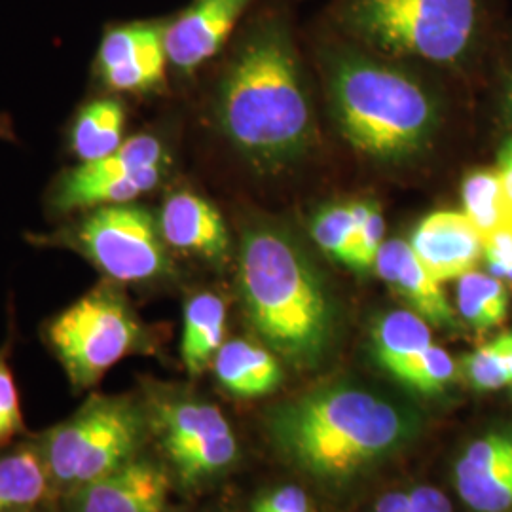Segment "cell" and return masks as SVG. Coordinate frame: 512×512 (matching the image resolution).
I'll return each instance as SVG.
<instances>
[{
	"instance_id": "e0dca14e",
	"label": "cell",
	"mask_w": 512,
	"mask_h": 512,
	"mask_svg": "<svg viewBox=\"0 0 512 512\" xmlns=\"http://www.w3.org/2000/svg\"><path fill=\"white\" fill-rule=\"evenodd\" d=\"M421 264L439 283L458 281L482 260L484 239L463 211H437L421 219L408 239Z\"/></svg>"
},
{
	"instance_id": "d590c367",
	"label": "cell",
	"mask_w": 512,
	"mask_h": 512,
	"mask_svg": "<svg viewBox=\"0 0 512 512\" xmlns=\"http://www.w3.org/2000/svg\"><path fill=\"white\" fill-rule=\"evenodd\" d=\"M16 131H14V122L8 114H0V141H14Z\"/></svg>"
},
{
	"instance_id": "7c38bea8",
	"label": "cell",
	"mask_w": 512,
	"mask_h": 512,
	"mask_svg": "<svg viewBox=\"0 0 512 512\" xmlns=\"http://www.w3.org/2000/svg\"><path fill=\"white\" fill-rule=\"evenodd\" d=\"M459 499L473 512H512V425L469 440L452 467Z\"/></svg>"
},
{
	"instance_id": "ab89813d",
	"label": "cell",
	"mask_w": 512,
	"mask_h": 512,
	"mask_svg": "<svg viewBox=\"0 0 512 512\" xmlns=\"http://www.w3.org/2000/svg\"><path fill=\"white\" fill-rule=\"evenodd\" d=\"M511 389H512V384H511Z\"/></svg>"
},
{
	"instance_id": "52a82bcc",
	"label": "cell",
	"mask_w": 512,
	"mask_h": 512,
	"mask_svg": "<svg viewBox=\"0 0 512 512\" xmlns=\"http://www.w3.org/2000/svg\"><path fill=\"white\" fill-rule=\"evenodd\" d=\"M42 338L74 391L93 389L112 366L156 346L124 287L109 279L46 321Z\"/></svg>"
},
{
	"instance_id": "6da1fadb",
	"label": "cell",
	"mask_w": 512,
	"mask_h": 512,
	"mask_svg": "<svg viewBox=\"0 0 512 512\" xmlns=\"http://www.w3.org/2000/svg\"><path fill=\"white\" fill-rule=\"evenodd\" d=\"M266 429L275 452L298 473L336 486L397 458L418 439L421 420L406 404L340 382L277 404Z\"/></svg>"
},
{
	"instance_id": "1f68e13d",
	"label": "cell",
	"mask_w": 512,
	"mask_h": 512,
	"mask_svg": "<svg viewBox=\"0 0 512 512\" xmlns=\"http://www.w3.org/2000/svg\"><path fill=\"white\" fill-rule=\"evenodd\" d=\"M412 512H454L448 497L431 486H418L408 492Z\"/></svg>"
},
{
	"instance_id": "f1b7e54d",
	"label": "cell",
	"mask_w": 512,
	"mask_h": 512,
	"mask_svg": "<svg viewBox=\"0 0 512 512\" xmlns=\"http://www.w3.org/2000/svg\"><path fill=\"white\" fill-rule=\"evenodd\" d=\"M25 433L18 385L8 361V346L0 349V448L10 446Z\"/></svg>"
},
{
	"instance_id": "30bf717a",
	"label": "cell",
	"mask_w": 512,
	"mask_h": 512,
	"mask_svg": "<svg viewBox=\"0 0 512 512\" xmlns=\"http://www.w3.org/2000/svg\"><path fill=\"white\" fill-rule=\"evenodd\" d=\"M169 164L164 141L148 133L133 135L109 156L61 171L48 205L57 215L71 217L95 207L135 203L160 186Z\"/></svg>"
},
{
	"instance_id": "9c48e42d",
	"label": "cell",
	"mask_w": 512,
	"mask_h": 512,
	"mask_svg": "<svg viewBox=\"0 0 512 512\" xmlns=\"http://www.w3.org/2000/svg\"><path fill=\"white\" fill-rule=\"evenodd\" d=\"M145 404L150 435L160 442L171 475L184 488L213 482L238 461L236 433L219 406L167 387H148Z\"/></svg>"
},
{
	"instance_id": "4dcf8cb0",
	"label": "cell",
	"mask_w": 512,
	"mask_h": 512,
	"mask_svg": "<svg viewBox=\"0 0 512 512\" xmlns=\"http://www.w3.org/2000/svg\"><path fill=\"white\" fill-rule=\"evenodd\" d=\"M482 258L490 274L505 283H512V230L486 239Z\"/></svg>"
},
{
	"instance_id": "d4e9b609",
	"label": "cell",
	"mask_w": 512,
	"mask_h": 512,
	"mask_svg": "<svg viewBox=\"0 0 512 512\" xmlns=\"http://www.w3.org/2000/svg\"><path fill=\"white\" fill-rule=\"evenodd\" d=\"M311 238L330 260L355 268L359 224L353 203H330L319 209L310 224Z\"/></svg>"
},
{
	"instance_id": "5b68a950",
	"label": "cell",
	"mask_w": 512,
	"mask_h": 512,
	"mask_svg": "<svg viewBox=\"0 0 512 512\" xmlns=\"http://www.w3.org/2000/svg\"><path fill=\"white\" fill-rule=\"evenodd\" d=\"M330 19L372 54L452 71L476 63L497 33L495 0H334Z\"/></svg>"
},
{
	"instance_id": "ffe728a7",
	"label": "cell",
	"mask_w": 512,
	"mask_h": 512,
	"mask_svg": "<svg viewBox=\"0 0 512 512\" xmlns=\"http://www.w3.org/2000/svg\"><path fill=\"white\" fill-rule=\"evenodd\" d=\"M54 497L37 440L0 452V512H35Z\"/></svg>"
},
{
	"instance_id": "ac0fdd59",
	"label": "cell",
	"mask_w": 512,
	"mask_h": 512,
	"mask_svg": "<svg viewBox=\"0 0 512 512\" xmlns=\"http://www.w3.org/2000/svg\"><path fill=\"white\" fill-rule=\"evenodd\" d=\"M211 366L220 387L239 399L266 397L283 382L274 351L243 338L224 342Z\"/></svg>"
},
{
	"instance_id": "d6986e66",
	"label": "cell",
	"mask_w": 512,
	"mask_h": 512,
	"mask_svg": "<svg viewBox=\"0 0 512 512\" xmlns=\"http://www.w3.org/2000/svg\"><path fill=\"white\" fill-rule=\"evenodd\" d=\"M228 310L224 298L211 291L192 294L183 311L181 361L190 378L205 374L226 342Z\"/></svg>"
},
{
	"instance_id": "83f0119b",
	"label": "cell",
	"mask_w": 512,
	"mask_h": 512,
	"mask_svg": "<svg viewBox=\"0 0 512 512\" xmlns=\"http://www.w3.org/2000/svg\"><path fill=\"white\" fill-rule=\"evenodd\" d=\"M353 211L359 224V243L353 272L366 274L374 270L378 251L384 243V215L374 202H353Z\"/></svg>"
},
{
	"instance_id": "2e32d148",
	"label": "cell",
	"mask_w": 512,
	"mask_h": 512,
	"mask_svg": "<svg viewBox=\"0 0 512 512\" xmlns=\"http://www.w3.org/2000/svg\"><path fill=\"white\" fill-rule=\"evenodd\" d=\"M374 272L403 300L408 310L420 315L431 327L450 332L461 329L458 313L442 291V283L429 274L408 241H384L378 251Z\"/></svg>"
},
{
	"instance_id": "9a60e30c",
	"label": "cell",
	"mask_w": 512,
	"mask_h": 512,
	"mask_svg": "<svg viewBox=\"0 0 512 512\" xmlns=\"http://www.w3.org/2000/svg\"><path fill=\"white\" fill-rule=\"evenodd\" d=\"M158 226L165 245L179 253L222 268L230 258V232L219 209L200 194L179 190L165 198Z\"/></svg>"
},
{
	"instance_id": "d6a6232c",
	"label": "cell",
	"mask_w": 512,
	"mask_h": 512,
	"mask_svg": "<svg viewBox=\"0 0 512 512\" xmlns=\"http://www.w3.org/2000/svg\"><path fill=\"white\" fill-rule=\"evenodd\" d=\"M495 171H497V175H499L501 192H503V202H505L507 217H509V226H511L512 230V135L503 143V147L499 150Z\"/></svg>"
},
{
	"instance_id": "8992f818",
	"label": "cell",
	"mask_w": 512,
	"mask_h": 512,
	"mask_svg": "<svg viewBox=\"0 0 512 512\" xmlns=\"http://www.w3.org/2000/svg\"><path fill=\"white\" fill-rule=\"evenodd\" d=\"M150 437L145 399L99 395L37 439L54 497L69 494L141 456Z\"/></svg>"
},
{
	"instance_id": "3957f363",
	"label": "cell",
	"mask_w": 512,
	"mask_h": 512,
	"mask_svg": "<svg viewBox=\"0 0 512 512\" xmlns=\"http://www.w3.org/2000/svg\"><path fill=\"white\" fill-rule=\"evenodd\" d=\"M238 291L245 319L266 348L298 368L323 363L336 308L323 275L291 232L272 224L243 232Z\"/></svg>"
},
{
	"instance_id": "cb8c5ba5",
	"label": "cell",
	"mask_w": 512,
	"mask_h": 512,
	"mask_svg": "<svg viewBox=\"0 0 512 512\" xmlns=\"http://www.w3.org/2000/svg\"><path fill=\"white\" fill-rule=\"evenodd\" d=\"M463 215L471 220L480 238L492 239L511 230L499 175L494 169H475L461 183Z\"/></svg>"
},
{
	"instance_id": "74e56055",
	"label": "cell",
	"mask_w": 512,
	"mask_h": 512,
	"mask_svg": "<svg viewBox=\"0 0 512 512\" xmlns=\"http://www.w3.org/2000/svg\"><path fill=\"white\" fill-rule=\"evenodd\" d=\"M35 512H48V511H44V509H38V511H35Z\"/></svg>"
},
{
	"instance_id": "ba28073f",
	"label": "cell",
	"mask_w": 512,
	"mask_h": 512,
	"mask_svg": "<svg viewBox=\"0 0 512 512\" xmlns=\"http://www.w3.org/2000/svg\"><path fill=\"white\" fill-rule=\"evenodd\" d=\"M38 247L65 249L122 287L154 285L175 274L158 217L137 203L105 205L71 215L54 232L29 234Z\"/></svg>"
},
{
	"instance_id": "277c9868",
	"label": "cell",
	"mask_w": 512,
	"mask_h": 512,
	"mask_svg": "<svg viewBox=\"0 0 512 512\" xmlns=\"http://www.w3.org/2000/svg\"><path fill=\"white\" fill-rule=\"evenodd\" d=\"M323 59L332 114L351 147L382 164H403L431 147L439 103L418 76L351 40L325 48Z\"/></svg>"
},
{
	"instance_id": "e575fe53",
	"label": "cell",
	"mask_w": 512,
	"mask_h": 512,
	"mask_svg": "<svg viewBox=\"0 0 512 512\" xmlns=\"http://www.w3.org/2000/svg\"><path fill=\"white\" fill-rule=\"evenodd\" d=\"M509 55H507V73H505V97H503V103H505V114L507 118L511 120L512 124V40L511 46H509Z\"/></svg>"
},
{
	"instance_id": "4316f807",
	"label": "cell",
	"mask_w": 512,
	"mask_h": 512,
	"mask_svg": "<svg viewBox=\"0 0 512 512\" xmlns=\"http://www.w3.org/2000/svg\"><path fill=\"white\" fill-rule=\"evenodd\" d=\"M458 372L459 368L454 357L446 349L433 344L420 359H416L412 365L408 366L395 382H399L406 389L423 397H433V395H440L448 385L452 384Z\"/></svg>"
},
{
	"instance_id": "f546056e",
	"label": "cell",
	"mask_w": 512,
	"mask_h": 512,
	"mask_svg": "<svg viewBox=\"0 0 512 512\" xmlns=\"http://www.w3.org/2000/svg\"><path fill=\"white\" fill-rule=\"evenodd\" d=\"M253 511L264 512H317L310 497L296 486H283L272 492L258 495L253 501Z\"/></svg>"
},
{
	"instance_id": "7402d4cb",
	"label": "cell",
	"mask_w": 512,
	"mask_h": 512,
	"mask_svg": "<svg viewBox=\"0 0 512 512\" xmlns=\"http://www.w3.org/2000/svg\"><path fill=\"white\" fill-rule=\"evenodd\" d=\"M126 120L128 114L118 99L101 97L86 103L74 118L69 139L78 164L101 160L122 147Z\"/></svg>"
},
{
	"instance_id": "603a6c76",
	"label": "cell",
	"mask_w": 512,
	"mask_h": 512,
	"mask_svg": "<svg viewBox=\"0 0 512 512\" xmlns=\"http://www.w3.org/2000/svg\"><path fill=\"white\" fill-rule=\"evenodd\" d=\"M509 306L511 296L505 281L476 270L459 277V317L478 334L501 327L509 315Z\"/></svg>"
},
{
	"instance_id": "44dd1931",
	"label": "cell",
	"mask_w": 512,
	"mask_h": 512,
	"mask_svg": "<svg viewBox=\"0 0 512 512\" xmlns=\"http://www.w3.org/2000/svg\"><path fill=\"white\" fill-rule=\"evenodd\" d=\"M433 344L431 325L410 310L389 311L372 329L374 359L393 380Z\"/></svg>"
},
{
	"instance_id": "7a4b0ae2",
	"label": "cell",
	"mask_w": 512,
	"mask_h": 512,
	"mask_svg": "<svg viewBox=\"0 0 512 512\" xmlns=\"http://www.w3.org/2000/svg\"><path fill=\"white\" fill-rule=\"evenodd\" d=\"M215 118L222 135L260 169L304 156L313 141V112L304 88L291 23L256 18L220 78Z\"/></svg>"
},
{
	"instance_id": "5bb4252c",
	"label": "cell",
	"mask_w": 512,
	"mask_h": 512,
	"mask_svg": "<svg viewBox=\"0 0 512 512\" xmlns=\"http://www.w3.org/2000/svg\"><path fill=\"white\" fill-rule=\"evenodd\" d=\"M256 0H192L165 23V54L177 73L192 74L224 48Z\"/></svg>"
},
{
	"instance_id": "484cf974",
	"label": "cell",
	"mask_w": 512,
	"mask_h": 512,
	"mask_svg": "<svg viewBox=\"0 0 512 512\" xmlns=\"http://www.w3.org/2000/svg\"><path fill=\"white\" fill-rule=\"evenodd\" d=\"M509 340L511 332H503L461 359V374L478 393H490L511 385L507 366Z\"/></svg>"
},
{
	"instance_id": "8fae6325",
	"label": "cell",
	"mask_w": 512,
	"mask_h": 512,
	"mask_svg": "<svg viewBox=\"0 0 512 512\" xmlns=\"http://www.w3.org/2000/svg\"><path fill=\"white\" fill-rule=\"evenodd\" d=\"M167 19L109 25L95 57V71L110 92L148 93L162 88L169 67Z\"/></svg>"
},
{
	"instance_id": "836d02e7",
	"label": "cell",
	"mask_w": 512,
	"mask_h": 512,
	"mask_svg": "<svg viewBox=\"0 0 512 512\" xmlns=\"http://www.w3.org/2000/svg\"><path fill=\"white\" fill-rule=\"evenodd\" d=\"M374 512H412L408 492H389L384 494L374 505Z\"/></svg>"
},
{
	"instance_id": "4fadbf2b",
	"label": "cell",
	"mask_w": 512,
	"mask_h": 512,
	"mask_svg": "<svg viewBox=\"0 0 512 512\" xmlns=\"http://www.w3.org/2000/svg\"><path fill=\"white\" fill-rule=\"evenodd\" d=\"M169 492L167 467L141 454L59 499L61 512H164Z\"/></svg>"
},
{
	"instance_id": "f35d334b",
	"label": "cell",
	"mask_w": 512,
	"mask_h": 512,
	"mask_svg": "<svg viewBox=\"0 0 512 512\" xmlns=\"http://www.w3.org/2000/svg\"><path fill=\"white\" fill-rule=\"evenodd\" d=\"M253 512H264V511H253Z\"/></svg>"
},
{
	"instance_id": "8d00e7d4",
	"label": "cell",
	"mask_w": 512,
	"mask_h": 512,
	"mask_svg": "<svg viewBox=\"0 0 512 512\" xmlns=\"http://www.w3.org/2000/svg\"><path fill=\"white\" fill-rule=\"evenodd\" d=\"M507 366H509V380L512 384V332L511 340H509V353H507Z\"/></svg>"
}]
</instances>
